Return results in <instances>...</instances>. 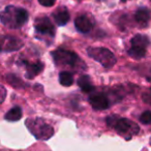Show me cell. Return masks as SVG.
Wrapping results in <instances>:
<instances>
[{
    "mask_svg": "<svg viewBox=\"0 0 151 151\" xmlns=\"http://www.w3.org/2000/svg\"><path fill=\"white\" fill-rule=\"evenodd\" d=\"M28 21V13L22 7H16L13 5L6 6L1 14V22L6 27L21 28Z\"/></svg>",
    "mask_w": 151,
    "mask_h": 151,
    "instance_id": "6da1fadb",
    "label": "cell"
},
{
    "mask_svg": "<svg viewBox=\"0 0 151 151\" xmlns=\"http://www.w3.org/2000/svg\"><path fill=\"white\" fill-rule=\"evenodd\" d=\"M26 125L37 140H48L54 134V129L50 124L46 123L40 118L26 120Z\"/></svg>",
    "mask_w": 151,
    "mask_h": 151,
    "instance_id": "7a4b0ae2",
    "label": "cell"
},
{
    "mask_svg": "<svg viewBox=\"0 0 151 151\" xmlns=\"http://www.w3.org/2000/svg\"><path fill=\"white\" fill-rule=\"evenodd\" d=\"M87 54L89 57L101 63L106 68H110V67L114 66L116 63V57L107 48H94V47L88 48Z\"/></svg>",
    "mask_w": 151,
    "mask_h": 151,
    "instance_id": "3957f363",
    "label": "cell"
},
{
    "mask_svg": "<svg viewBox=\"0 0 151 151\" xmlns=\"http://www.w3.org/2000/svg\"><path fill=\"white\" fill-rule=\"evenodd\" d=\"M52 56L57 65H67V66H70L71 68H75V67H78L79 63L84 64L81 62L79 56L75 52L64 50V49L55 50L54 52H52Z\"/></svg>",
    "mask_w": 151,
    "mask_h": 151,
    "instance_id": "277c9868",
    "label": "cell"
},
{
    "mask_svg": "<svg viewBox=\"0 0 151 151\" xmlns=\"http://www.w3.org/2000/svg\"><path fill=\"white\" fill-rule=\"evenodd\" d=\"M114 128L120 134H123V136L125 134L134 136V134H138V132H140V128L137 125V123L132 122L129 119H126V118H118Z\"/></svg>",
    "mask_w": 151,
    "mask_h": 151,
    "instance_id": "5b68a950",
    "label": "cell"
},
{
    "mask_svg": "<svg viewBox=\"0 0 151 151\" xmlns=\"http://www.w3.org/2000/svg\"><path fill=\"white\" fill-rule=\"evenodd\" d=\"M34 28H35L37 33L42 34V35L54 36L55 33H56L55 26L52 24L50 19L47 17L37 18L34 22Z\"/></svg>",
    "mask_w": 151,
    "mask_h": 151,
    "instance_id": "8992f818",
    "label": "cell"
},
{
    "mask_svg": "<svg viewBox=\"0 0 151 151\" xmlns=\"http://www.w3.org/2000/svg\"><path fill=\"white\" fill-rule=\"evenodd\" d=\"M23 47V42L12 36H3L1 42V50L3 52H14Z\"/></svg>",
    "mask_w": 151,
    "mask_h": 151,
    "instance_id": "52a82bcc",
    "label": "cell"
},
{
    "mask_svg": "<svg viewBox=\"0 0 151 151\" xmlns=\"http://www.w3.org/2000/svg\"><path fill=\"white\" fill-rule=\"evenodd\" d=\"M89 103L94 110H106L110 106L109 99L105 94H93L89 97Z\"/></svg>",
    "mask_w": 151,
    "mask_h": 151,
    "instance_id": "ba28073f",
    "label": "cell"
},
{
    "mask_svg": "<svg viewBox=\"0 0 151 151\" xmlns=\"http://www.w3.org/2000/svg\"><path fill=\"white\" fill-rule=\"evenodd\" d=\"M75 26L77 30L82 33H88L92 29V22L87 16H79L75 20Z\"/></svg>",
    "mask_w": 151,
    "mask_h": 151,
    "instance_id": "9c48e42d",
    "label": "cell"
},
{
    "mask_svg": "<svg viewBox=\"0 0 151 151\" xmlns=\"http://www.w3.org/2000/svg\"><path fill=\"white\" fill-rule=\"evenodd\" d=\"M130 44H132V48L146 51L150 44V40H149L148 36L144 35V34H136L130 40Z\"/></svg>",
    "mask_w": 151,
    "mask_h": 151,
    "instance_id": "30bf717a",
    "label": "cell"
},
{
    "mask_svg": "<svg viewBox=\"0 0 151 151\" xmlns=\"http://www.w3.org/2000/svg\"><path fill=\"white\" fill-rule=\"evenodd\" d=\"M150 11L147 7H141L134 14V20L143 27H146L150 20Z\"/></svg>",
    "mask_w": 151,
    "mask_h": 151,
    "instance_id": "8fae6325",
    "label": "cell"
},
{
    "mask_svg": "<svg viewBox=\"0 0 151 151\" xmlns=\"http://www.w3.org/2000/svg\"><path fill=\"white\" fill-rule=\"evenodd\" d=\"M26 65V77L28 79L34 78L36 75L40 73L44 68V64L42 62H36V63H29L27 61H25Z\"/></svg>",
    "mask_w": 151,
    "mask_h": 151,
    "instance_id": "7c38bea8",
    "label": "cell"
},
{
    "mask_svg": "<svg viewBox=\"0 0 151 151\" xmlns=\"http://www.w3.org/2000/svg\"><path fill=\"white\" fill-rule=\"evenodd\" d=\"M53 18L58 26H64L69 21V14L66 9H61L53 14Z\"/></svg>",
    "mask_w": 151,
    "mask_h": 151,
    "instance_id": "4fadbf2b",
    "label": "cell"
},
{
    "mask_svg": "<svg viewBox=\"0 0 151 151\" xmlns=\"http://www.w3.org/2000/svg\"><path fill=\"white\" fill-rule=\"evenodd\" d=\"M78 85H79V87H80V88L86 93L91 92V91L94 89L92 83H91L90 78L86 75L81 76L80 78L78 79Z\"/></svg>",
    "mask_w": 151,
    "mask_h": 151,
    "instance_id": "5bb4252c",
    "label": "cell"
},
{
    "mask_svg": "<svg viewBox=\"0 0 151 151\" xmlns=\"http://www.w3.org/2000/svg\"><path fill=\"white\" fill-rule=\"evenodd\" d=\"M5 120L7 121H18L22 118V109L20 107H14L5 114Z\"/></svg>",
    "mask_w": 151,
    "mask_h": 151,
    "instance_id": "9a60e30c",
    "label": "cell"
},
{
    "mask_svg": "<svg viewBox=\"0 0 151 151\" xmlns=\"http://www.w3.org/2000/svg\"><path fill=\"white\" fill-rule=\"evenodd\" d=\"M59 82L64 87L71 86L73 83V75H71L70 73H68V71H61V73H59Z\"/></svg>",
    "mask_w": 151,
    "mask_h": 151,
    "instance_id": "2e32d148",
    "label": "cell"
},
{
    "mask_svg": "<svg viewBox=\"0 0 151 151\" xmlns=\"http://www.w3.org/2000/svg\"><path fill=\"white\" fill-rule=\"evenodd\" d=\"M128 55H129L130 57H132L134 59H141L146 55V51L130 48L129 50H128Z\"/></svg>",
    "mask_w": 151,
    "mask_h": 151,
    "instance_id": "e0dca14e",
    "label": "cell"
},
{
    "mask_svg": "<svg viewBox=\"0 0 151 151\" xmlns=\"http://www.w3.org/2000/svg\"><path fill=\"white\" fill-rule=\"evenodd\" d=\"M140 121L143 124H151V111H145L140 117Z\"/></svg>",
    "mask_w": 151,
    "mask_h": 151,
    "instance_id": "ac0fdd59",
    "label": "cell"
},
{
    "mask_svg": "<svg viewBox=\"0 0 151 151\" xmlns=\"http://www.w3.org/2000/svg\"><path fill=\"white\" fill-rule=\"evenodd\" d=\"M38 2H40V4L42 5V6L51 7L55 4L56 0H38Z\"/></svg>",
    "mask_w": 151,
    "mask_h": 151,
    "instance_id": "d6986e66",
    "label": "cell"
},
{
    "mask_svg": "<svg viewBox=\"0 0 151 151\" xmlns=\"http://www.w3.org/2000/svg\"><path fill=\"white\" fill-rule=\"evenodd\" d=\"M117 120H118L117 116H109V117L107 118V124L109 126H111V127H114L116 122H117Z\"/></svg>",
    "mask_w": 151,
    "mask_h": 151,
    "instance_id": "ffe728a7",
    "label": "cell"
},
{
    "mask_svg": "<svg viewBox=\"0 0 151 151\" xmlns=\"http://www.w3.org/2000/svg\"><path fill=\"white\" fill-rule=\"evenodd\" d=\"M1 91H2V95H1V99H0V101H1V103H2L3 101H4V99H5V95H6V91H5V88L4 87H1Z\"/></svg>",
    "mask_w": 151,
    "mask_h": 151,
    "instance_id": "44dd1931",
    "label": "cell"
},
{
    "mask_svg": "<svg viewBox=\"0 0 151 151\" xmlns=\"http://www.w3.org/2000/svg\"><path fill=\"white\" fill-rule=\"evenodd\" d=\"M122 2H125V1H127V0H121Z\"/></svg>",
    "mask_w": 151,
    "mask_h": 151,
    "instance_id": "7402d4cb",
    "label": "cell"
},
{
    "mask_svg": "<svg viewBox=\"0 0 151 151\" xmlns=\"http://www.w3.org/2000/svg\"><path fill=\"white\" fill-rule=\"evenodd\" d=\"M148 80H149V81H150V82H151V78H150V79H148ZM150 91H151V89H150Z\"/></svg>",
    "mask_w": 151,
    "mask_h": 151,
    "instance_id": "603a6c76",
    "label": "cell"
},
{
    "mask_svg": "<svg viewBox=\"0 0 151 151\" xmlns=\"http://www.w3.org/2000/svg\"><path fill=\"white\" fill-rule=\"evenodd\" d=\"M150 145H151V140H150Z\"/></svg>",
    "mask_w": 151,
    "mask_h": 151,
    "instance_id": "cb8c5ba5",
    "label": "cell"
}]
</instances>
